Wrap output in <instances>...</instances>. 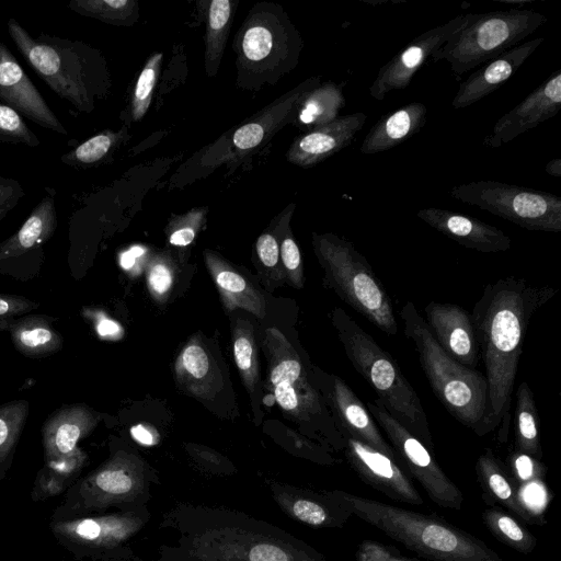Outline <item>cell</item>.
Masks as SVG:
<instances>
[{
  "label": "cell",
  "mask_w": 561,
  "mask_h": 561,
  "mask_svg": "<svg viewBox=\"0 0 561 561\" xmlns=\"http://www.w3.org/2000/svg\"><path fill=\"white\" fill-rule=\"evenodd\" d=\"M550 286H536L507 276L488 284L470 314L478 348L485 367L489 423L500 426L505 443L518 362L533 316L554 295Z\"/></svg>",
  "instance_id": "obj_1"
},
{
  "label": "cell",
  "mask_w": 561,
  "mask_h": 561,
  "mask_svg": "<svg viewBox=\"0 0 561 561\" xmlns=\"http://www.w3.org/2000/svg\"><path fill=\"white\" fill-rule=\"evenodd\" d=\"M162 525L178 533L163 548L170 561H328L291 534L226 508L180 506Z\"/></svg>",
  "instance_id": "obj_2"
},
{
  "label": "cell",
  "mask_w": 561,
  "mask_h": 561,
  "mask_svg": "<svg viewBox=\"0 0 561 561\" xmlns=\"http://www.w3.org/2000/svg\"><path fill=\"white\" fill-rule=\"evenodd\" d=\"M8 31L38 77L77 111L92 113L111 92V72L101 50L81 41L33 36L14 18L8 21Z\"/></svg>",
  "instance_id": "obj_3"
},
{
  "label": "cell",
  "mask_w": 561,
  "mask_h": 561,
  "mask_svg": "<svg viewBox=\"0 0 561 561\" xmlns=\"http://www.w3.org/2000/svg\"><path fill=\"white\" fill-rule=\"evenodd\" d=\"M341 491L353 515L430 561H504L484 541L439 516Z\"/></svg>",
  "instance_id": "obj_4"
},
{
  "label": "cell",
  "mask_w": 561,
  "mask_h": 561,
  "mask_svg": "<svg viewBox=\"0 0 561 561\" xmlns=\"http://www.w3.org/2000/svg\"><path fill=\"white\" fill-rule=\"evenodd\" d=\"M232 48L237 87L259 91L276 84L297 67L304 39L280 4L260 1L237 30Z\"/></svg>",
  "instance_id": "obj_5"
},
{
  "label": "cell",
  "mask_w": 561,
  "mask_h": 561,
  "mask_svg": "<svg viewBox=\"0 0 561 561\" xmlns=\"http://www.w3.org/2000/svg\"><path fill=\"white\" fill-rule=\"evenodd\" d=\"M399 316L436 398L478 436L492 432L485 376L459 364L443 351L412 301L405 302Z\"/></svg>",
  "instance_id": "obj_6"
},
{
  "label": "cell",
  "mask_w": 561,
  "mask_h": 561,
  "mask_svg": "<svg viewBox=\"0 0 561 561\" xmlns=\"http://www.w3.org/2000/svg\"><path fill=\"white\" fill-rule=\"evenodd\" d=\"M332 323L351 364L373 387L383 408L432 450L426 413L397 362L343 309L333 310Z\"/></svg>",
  "instance_id": "obj_7"
},
{
  "label": "cell",
  "mask_w": 561,
  "mask_h": 561,
  "mask_svg": "<svg viewBox=\"0 0 561 561\" xmlns=\"http://www.w3.org/2000/svg\"><path fill=\"white\" fill-rule=\"evenodd\" d=\"M312 245L325 285L380 331L397 334L398 323L388 293L354 244L334 233L314 232Z\"/></svg>",
  "instance_id": "obj_8"
},
{
  "label": "cell",
  "mask_w": 561,
  "mask_h": 561,
  "mask_svg": "<svg viewBox=\"0 0 561 561\" xmlns=\"http://www.w3.org/2000/svg\"><path fill=\"white\" fill-rule=\"evenodd\" d=\"M546 22L545 14L529 9L468 13L462 26L430 59L446 60L459 80L463 73L518 45Z\"/></svg>",
  "instance_id": "obj_9"
},
{
  "label": "cell",
  "mask_w": 561,
  "mask_h": 561,
  "mask_svg": "<svg viewBox=\"0 0 561 561\" xmlns=\"http://www.w3.org/2000/svg\"><path fill=\"white\" fill-rule=\"evenodd\" d=\"M263 348L268 359L267 389L282 410L296 421L319 431L322 440L331 448L342 450L343 437L294 346L279 330L268 328Z\"/></svg>",
  "instance_id": "obj_10"
},
{
  "label": "cell",
  "mask_w": 561,
  "mask_h": 561,
  "mask_svg": "<svg viewBox=\"0 0 561 561\" xmlns=\"http://www.w3.org/2000/svg\"><path fill=\"white\" fill-rule=\"evenodd\" d=\"M449 195L526 230L561 231V197L552 193L483 180L454 186Z\"/></svg>",
  "instance_id": "obj_11"
},
{
  "label": "cell",
  "mask_w": 561,
  "mask_h": 561,
  "mask_svg": "<svg viewBox=\"0 0 561 561\" xmlns=\"http://www.w3.org/2000/svg\"><path fill=\"white\" fill-rule=\"evenodd\" d=\"M151 481L139 456L119 450L77 483L68 500L72 501V508L89 512L145 505Z\"/></svg>",
  "instance_id": "obj_12"
},
{
  "label": "cell",
  "mask_w": 561,
  "mask_h": 561,
  "mask_svg": "<svg viewBox=\"0 0 561 561\" xmlns=\"http://www.w3.org/2000/svg\"><path fill=\"white\" fill-rule=\"evenodd\" d=\"M366 408L383 430L399 462L419 481L430 500L444 508L460 510L463 494L440 468L432 450L394 420L378 399L367 402Z\"/></svg>",
  "instance_id": "obj_13"
},
{
  "label": "cell",
  "mask_w": 561,
  "mask_h": 561,
  "mask_svg": "<svg viewBox=\"0 0 561 561\" xmlns=\"http://www.w3.org/2000/svg\"><path fill=\"white\" fill-rule=\"evenodd\" d=\"M320 83L318 76L305 79L225 134L215 145L221 151L219 162L241 160L266 146L283 127L294 123L302 100Z\"/></svg>",
  "instance_id": "obj_14"
},
{
  "label": "cell",
  "mask_w": 561,
  "mask_h": 561,
  "mask_svg": "<svg viewBox=\"0 0 561 561\" xmlns=\"http://www.w3.org/2000/svg\"><path fill=\"white\" fill-rule=\"evenodd\" d=\"M149 518L146 505H136L100 516L59 519L51 524V530L62 542L90 551H114L139 533Z\"/></svg>",
  "instance_id": "obj_15"
},
{
  "label": "cell",
  "mask_w": 561,
  "mask_h": 561,
  "mask_svg": "<svg viewBox=\"0 0 561 561\" xmlns=\"http://www.w3.org/2000/svg\"><path fill=\"white\" fill-rule=\"evenodd\" d=\"M317 381L340 434L364 443L400 465L396 451L382 436L368 409L348 385L340 377L323 371L318 373Z\"/></svg>",
  "instance_id": "obj_16"
},
{
  "label": "cell",
  "mask_w": 561,
  "mask_h": 561,
  "mask_svg": "<svg viewBox=\"0 0 561 561\" xmlns=\"http://www.w3.org/2000/svg\"><path fill=\"white\" fill-rule=\"evenodd\" d=\"M465 19L466 14L457 15L417 35L379 69L369 94L382 101L389 92L405 89L417 70L462 26Z\"/></svg>",
  "instance_id": "obj_17"
},
{
  "label": "cell",
  "mask_w": 561,
  "mask_h": 561,
  "mask_svg": "<svg viewBox=\"0 0 561 561\" xmlns=\"http://www.w3.org/2000/svg\"><path fill=\"white\" fill-rule=\"evenodd\" d=\"M342 437L345 458L362 481L396 502L423 504L417 489L396 460L347 435Z\"/></svg>",
  "instance_id": "obj_18"
},
{
  "label": "cell",
  "mask_w": 561,
  "mask_h": 561,
  "mask_svg": "<svg viewBox=\"0 0 561 561\" xmlns=\"http://www.w3.org/2000/svg\"><path fill=\"white\" fill-rule=\"evenodd\" d=\"M275 502L290 518L313 528H341L353 516L341 490L316 491L273 482Z\"/></svg>",
  "instance_id": "obj_19"
},
{
  "label": "cell",
  "mask_w": 561,
  "mask_h": 561,
  "mask_svg": "<svg viewBox=\"0 0 561 561\" xmlns=\"http://www.w3.org/2000/svg\"><path fill=\"white\" fill-rule=\"evenodd\" d=\"M561 110V71L557 70L543 83L501 116L483 144L499 148L517 136L554 117Z\"/></svg>",
  "instance_id": "obj_20"
},
{
  "label": "cell",
  "mask_w": 561,
  "mask_h": 561,
  "mask_svg": "<svg viewBox=\"0 0 561 561\" xmlns=\"http://www.w3.org/2000/svg\"><path fill=\"white\" fill-rule=\"evenodd\" d=\"M0 100L37 125L59 134L66 128L49 108L9 48L0 41Z\"/></svg>",
  "instance_id": "obj_21"
},
{
  "label": "cell",
  "mask_w": 561,
  "mask_h": 561,
  "mask_svg": "<svg viewBox=\"0 0 561 561\" xmlns=\"http://www.w3.org/2000/svg\"><path fill=\"white\" fill-rule=\"evenodd\" d=\"M424 312L426 324L445 353L459 364L476 369L478 344L470 314L450 302L430 301Z\"/></svg>",
  "instance_id": "obj_22"
},
{
  "label": "cell",
  "mask_w": 561,
  "mask_h": 561,
  "mask_svg": "<svg viewBox=\"0 0 561 561\" xmlns=\"http://www.w3.org/2000/svg\"><path fill=\"white\" fill-rule=\"evenodd\" d=\"M366 119L365 113L356 112L300 134L289 146L286 160L301 168H311L327 160L354 140Z\"/></svg>",
  "instance_id": "obj_23"
},
{
  "label": "cell",
  "mask_w": 561,
  "mask_h": 561,
  "mask_svg": "<svg viewBox=\"0 0 561 561\" xmlns=\"http://www.w3.org/2000/svg\"><path fill=\"white\" fill-rule=\"evenodd\" d=\"M476 473L484 503L488 506H503L516 515L522 522L543 526L547 519L534 512L520 493V488L492 449L485 448L477 459Z\"/></svg>",
  "instance_id": "obj_24"
},
{
  "label": "cell",
  "mask_w": 561,
  "mask_h": 561,
  "mask_svg": "<svg viewBox=\"0 0 561 561\" xmlns=\"http://www.w3.org/2000/svg\"><path fill=\"white\" fill-rule=\"evenodd\" d=\"M417 218L460 245L483 253L504 252L511 238L497 227L450 209L422 208Z\"/></svg>",
  "instance_id": "obj_25"
},
{
  "label": "cell",
  "mask_w": 561,
  "mask_h": 561,
  "mask_svg": "<svg viewBox=\"0 0 561 561\" xmlns=\"http://www.w3.org/2000/svg\"><path fill=\"white\" fill-rule=\"evenodd\" d=\"M542 42L543 37H537L519 43L483 64L460 84L451 106L456 110L469 107L497 90L517 72Z\"/></svg>",
  "instance_id": "obj_26"
},
{
  "label": "cell",
  "mask_w": 561,
  "mask_h": 561,
  "mask_svg": "<svg viewBox=\"0 0 561 561\" xmlns=\"http://www.w3.org/2000/svg\"><path fill=\"white\" fill-rule=\"evenodd\" d=\"M100 419L85 404L66 405L50 414L42 428L46 461L65 457L76 450L79 440L93 431Z\"/></svg>",
  "instance_id": "obj_27"
},
{
  "label": "cell",
  "mask_w": 561,
  "mask_h": 561,
  "mask_svg": "<svg viewBox=\"0 0 561 561\" xmlns=\"http://www.w3.org/2000/svg\"><path fill=\"white\" fill-rule=\"evenodd\" d=\"M204 262L226 311L245 310L257 319L266 314L264 295L217 252L205 249Z\"/></svg>",
  "instance_id": "obj_28"
},
{
  "label": "cell",
  "mask_w": 561,
  "mask_h": 561,
  "mask_svg": "<svg viewBox=\"0 0 561 561\" xmlns=\"http://www.w3.org/2000/svg\"><path fill=\"white\" fill-rule=\"evenodd\" d=\"M179 388L199 399H211L222 388L218 366L197 339H192L179 353L174 364Z\"/></svg>",
  "instance_id": "obj_29"
},
{
  "label": "cell",
  "mask_w": 561,
  "mask_h": 561,
  "mask_svg": "<svg viewBox=\"0 0 561 561\" xmlns=\"http://www.w3.org/2000/svg\"><path fill=\"white\" fill-rule=\"evenodd\" d=\"M426 114L423 103L412 102L383 115L366 134L360 152L378 153L402 144L421 130Z\"/></svg>",
  "instance_id": "obj_30"
},
{
  "label": "cell",
  "mask_w": 561,
  "mask_h": 561,
  "mask_svg": "<svg viewBox=\"0 0 561 561\" xmlns=\"http://www.w3.org/2000/svg\"><path fill=\"white\" fill-rule=\"evenodd\" d=\"M56 227L55 201L51 195H46L32 210L19 231L0 243V261L19 256L45 243L54 234Z\"/></svg>",
  "instance_id": "obj_31"
},
{
  "label": "cell",
  "mask_w": 561,
  "mask_h": 561,
  "mask_svg": "<svg viewBox=\"0 0 561 561\" xmlns=\"http://www.w3.org/2000/svg\"><path fill=\"white\" fill-rule=\"evenodd\" d=\"M201 3L204 4L206 24L204 67L206 75L214 78L222 60L238 0H210Z\"/></svg>",
  "instance_id": "obj_32"
},
{
  "label": "cell",
  "mask_w": 561,
  "mask_h": 561,
  "mask_svg": "<svg viewBox=\"0 0 561 561\" xmlns=\"http://www.w3.org/2000/svg\"><path fill=\"white\" fill-rule=\"evenodd\" d=\"M344 106L345 96L340 84L320 83L302 100L293 124L308 131L337 118Z\"/></svg>",
  "instance_id": "obj_33"
},
{
  "label": "cell",
  "mask_w": 561,
  "mask_h": 561,
  "mask_svg": "<svg viewBox=\"0 0 561 561\" xmlns=\"http://www.w3.org/2000/svg\"><path fill=\"white\" fill-rule=\"evenodd\" d=\"M11 336L15 348L27 357H43L62 346L61 336L43 317H27L12 322Z\"/></svg>",
  "instance_id": "obj_34"
},
{
  "label": "cell",
  "mask_w": 561,
  "mask_h": 561,
  "mask_svg": "<svg viewBox=\"0 0 561 561\" xmlns=\"http://www.w3.org/2000/svg\"><path fill=\"white\" fill-rule=\"evenodd\" d=\"M515 450L542 460L539 419L534 393L526 381H523L516 392L515 408Z\"/></svg>",
  "instance_id": "obj_35"
},
{
  "label": "cell",
  "mask_w": 561,
  "mask_h": 561,
  "mask_svg": "<svg viewBox=\"0 0 561 561\" xmlns=\"http://www.w3.org/2000/svg\"><path fill=\"white\" fill-rule=\"evenodd\" d=\"M128 138V129L125 126L119 130L106 129L62 154L60 160L75 169L94 168L108 161Z\"/></svg>",
  "instance_id": "obj_36"
},
{
  "label": "cell",
  "mask_w": 561,
  "mask_h": 561,
  "mask_svg": "<svg viewBox=\"0 0 561 561\" xmlns=\"http://www.w3.org/2000/svg\"><path fill=\"white\" fill-rule=\"evenodd\" d=\"M481 517L486 529L505 546L523 554H529L536 548L535 535L500 506H488Z\"/></svg>",
  "instance_id": "obj_37"
},
{
  "label": "cell",
  "mask_w": 561,
  "mask_h": 561,
  "mask_svg": "<svg viewBox=\"0 0 561 561\" xmlns=\"http://www.w3.org/2000/svg\"><path fill=\"white\" fill-rule=\"evenodd\" d=\"M295 208L296 204L289 203L272 221L278 237L284 278L293 287L301 288L305 283L302 256L290 229Z\"/></svg>",
  "instance_id": "obj_38"
},
{
  "label": "cell",
  "mask_w": 561,
  "mask_h": 561,
  "mask_svg": "<svg viewBox=\"0 0 561 561\" xmlns=\"http://www.w3.org/2000/svg\"><path fill=\"white\" fill-rule=\"evenodd\" d=\"M68 8L80 15L115 26H133L139 19L137 0H72Z\"/></svg>",
  "instance_id": "obj_39"
},
{
  "label": "cell",
  "mask_w": 561,
  "mask_h": 561,
  "mask_svg": "<svg viewBox=\"0 0 561 561\" xmlns=\"http://www.w3.org/2000/svg\"><path fill=\"white\" fill-rule=\"evenodd\" d=\"M232 350L240 377L248 391L252 392L260 379V358L253 327L245 320L233 325Z\"/></svg>",
  "instance_id": "obj_40"
},
{
  "label": "cell",
  "mask_w": 561,
  "mask_h": 561,
  "mask_svg": "<svg viewBox=\"0 0 561 561\" xmlns=\"http://www.w3.org/2000/svg\"><path fill=\"white\" fill-rule=\"evenodd\" d=\"M27 415L26 400H14L0 407V467L10 459Z\"/></svg>",
  "instance_id": "obj_41"
},
{
  "label": "cell",
  "mask_w": 561,
  "mask_h": 561,
  "mask_svg": "<svg viewBox=\"0 0 561 561\" xmlns=\"http://www.w3.org/2000/svg\"><path fill=\"white\" fill-rule=\"evenodd\" d=\"M163 54L156 51L146 60L135 83L130 99V117L140 121L147 113L161 71Z\"/></svg>",
  "instance_id": "obj_42"
},
{
  "label": "cell",
  "mask_w": 561,
  "mask_h": 561,
  "mask_svg": "<svg viewBox=\"0 0 561 561\" xmlns=\"http://www.w3.org/2000/svg\"><path fill=\"white\" fill-rule=\"evenodd\" d=\"M208 207H195L172 216L165 227L167 241L175 248L191 245L207 221Z\"/></svg>",
  "instance_id": "obj_43"
},
{
  "label": "cell",
  "mask_w": 561,
  "mask_h": 561,
  "mask_svg": "<svg viewBox=\"0 0 561 561\" xmlns=\"http://www.w3.org/2000/svg\"><path fill=\"white\" fill-rule=\"evenodd\" d=\"M174 263L164 252L151 255L146 264L147 288L157 302H164L174 284Z\"/></svg>",
  "instance_id": "obj_44"
},
{
  "label": "cell",
  "mask_w": 561,
  "mask_h": 561,
  "mask_svg": "<svg viewBox=\"0 0 561 561\" xmlns=\"http://www.w3.org/2000/svg\"><path fill=\"white\" fill-rule=\"evenodd\" d=\"M254 250L264 274H266L272 282H276V284L282 280L284 274L279 259V243L273 221L257 237Z\"/></svg>",
  "instance_id": "obj_45"
},
{
  "label": "cell",
  "mask_w": 561,
  "mask_h": 561,
  "mask_svg": "<svg viewBox=\"0 0 561 561\" xmlns=\"http://www.w3.org/2000/svg\"><path fill=\"white\" fill-rule=\"evenodd\" d=\"M0 142L23 144L37 147L39 140L28 128L21 115L10 106L0 103Z\"/></svg>",
  "instance_id": "obj_46"
},
{
  "label": "cell",
  "mask_w": 561,
  "mask_h": 561,
  "mask_svg": "<svg viewBox=\"0 0 561 561\" xmlns=\"http://www.w3.org/2000/svg\"><path fill=\"white\" fill-rule=\"evenodd\" d=\"M505 465L519 488L535 483L543 485L546 467L540 460L514 450L507 456Z\"/></svg>",
  "instance_id": "obj_47"
},
{
  "label": "cell",
  "mask_w": 561,
  "mask_h": 561,
  "mask_svg": "<svg viewBox=\"0 0 561 561\" xmlns=\"http://www.w3.org/2000/svg\"><path fill=\"white\" fill-rule=\"evenodd\" d=\"M356 561H422L402 554L397 548L376 540L362 541L355 552Z\"/></svg>",
  "instance_id": "obj_48"
},
{
  "label": "cell",
  "mask_w": 561,
  "mask_h": 561,
  "mask_svg": "<svg viewBox=\"0 0 561 561\" xmlns=\"http://www.w3.org/2000/svg\"><path fill=\"white\" fill-rule=\"evenodd\" d=\"M37 307L31 300L20 296L0 295V330L10 327L11 320L18 314H22Z\"/></svg>",
  "instance_id": "obj_49"
},
{
  "label": "cell",
  "mask_w": 561,
  "mask_h": 561,
  "mask_svg": "<svg viewBox=\"0 0 561 561\" xmlns=\"http://www.w3.org/2000/svg\"><path fill=\"white\" fill-rule=\"evenodd\" d=\"M24 195L25 192L16 180L0 176V221L19 204Z\"/></svg>",
  "instance_id": "obj_50"
},
{
  "label": "cell",
  "mask_w": 561,
  "mask_h": 561,
  "mask_svg": "<svg viewBox=\"0 0 561 561\" xmlns=\"http://www.w3.org/2000/svg\"><path fill=\"white\" fill-rule=\"evenodd\" d=\"M85 454L77 448L65 457L47 461V467L49 471L67 480L70 476L76 474L81 469L85 462Z\"/></svg>",
  "instance_id": "obj_51"
},
{
  "label": "cell",
  "mask_w": 561,
  "mask_h": 561,
  "mask_svg": "<svg viewBox=\"0 0 561 561\" xmlns=\"http://www.w3.org/2000/svg\"><path fill=\"white\" fill-rule=\"evenodd\" d=\"M65 481L66 479L48 470L44 474H39L36 490L44 497L55 495L62 490Z\"/></svg>",
  "instance_id": "obj_52"
},
{
  "label": "cell",
  "mask_w": 561,
  "mask_h": 561,
  "mask_svg": "<svg viewBox=\"0 0 561 561\" xmlns=\"http://www.w3.org/2000/svg\"><path fill=\"white\" fill-rule=\"evenodd\" d=\"M130 434L135 440L141 445L151 446L157 444L159 438L158 433L144 424L135 425L130 428Z\"/></svg>",
  "instance_id": "obj_53"
},
{
  "label": "cell",
  "mask_w": 561,
  "mask_h": 561,
  "mask_svg": "<svg viewBox=\"0 0 561 561\" xmlns=\"http://www.w3.org/2000/svg\"><path fill=\"white\" fill-rule=\"evenodd\" d=\"M194 458L207 470L220 473L225 472L224 460L214 453H206V450H203L198 453V456H194Z\"/></svg>",
  "instance_id": "obj_54"
},
{
  "label": "cell",
  "mask_w": 561,
  "mask_h": 561,
  "mask_svg": "<svg viewBox=\"0 0 561 561\" xmlns=\"http://www.w3.org/2000/svg\"><path fill=\"white\" fill-rule=\"evenodd\" d=\"M146 252V249L142 247H133L128 251L124 252L121 255V265L126 271H131L135 268L137 260L142 257Z\"/></svg>",
  "instance_id": "obj_55"
},
{
  "label": "cell",
  "mask_w": 561,
  "mask_h": 561,
  "mask_svg": "<svg viewBox=\"0 0 561 561\" xmlns=\"http://www.w3.org/2000/svg\"><path fill=\"white\" fill-rule=\"evenodd\" d=\"M96 331L100 336L111 337L119 335L122 328L115 321L107 318H102L98 322Z\"/></svg>",
  "instance_id": "obj_56"
},
{
  "label": "cell",
  "mask_w": 561,
  "mask_h": 561,
  "mask_svg": "<svg viewBox=\"0 0 561 561\" xmlns=\"http://www.w3.org/2000/svg\"><path fill=\"white\" fill-rule=\"evenodd\" d=\"M545 171L547 174H549L551 176L560 178L561 176V159L554 158V159L550 160L547 163Z\"/></svg>",
  "instance_id": "obj_57"
}]
</instances>
